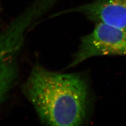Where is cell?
<instances>
[{"instance_id":"obj_3","label":"cell","mask_w":126,"mask_h":126,"mask_svg":"<svg viewBox=\"0 0 126 126\" xmlns=\"http://www.w3.org/2000/svg\"><path fill=\"white\" fill-rule=\"evenodd\" d=\"M68 12L82 14L96 23L126 29V0H94Z\"/></svg>"},{"instance_id":"obj_1","label":"cell","mask_w":126,"mask_h":126,"mask_svg":"<svg viewBox=\"0 0 126 126\" xmlns=\"http://www.w3.org/2000/svg\"><path fill=\"white\" fill-rule=\"evenodd\" d=\"M23 90L42 124L76 126L85 121L88 91L79 75L55 72L37 65L31 70Z\"/></svg>"},{"instance_id":"obj_2","label":"cell","mask_w":126,"mask_h":126,"mask_svg":"<svg viewBox=\"0 0 126 126\" xmlns=\"http://www.w3.org/2000/svg\"><path fill=\"white\" fill-rule=\"evenodd\" d=\"M105 55H126V29L97 23L91 33L81 38L69 68L87 59Z\"/></svg>"},{"instance_id":"obj_4","label":"cell","mask_w":126,"mask_h":126,"mask_svg":"<svg viewBox=\"0 0 126 126\" xmlns=\"http://www.w3.org/2000/svg\"><path fill=\"white\" fill-rule=\"evenodd\" d=\"M5 96V86L3 77L0 73V104L4 100Z\"/></svg>"}]
</instances>
